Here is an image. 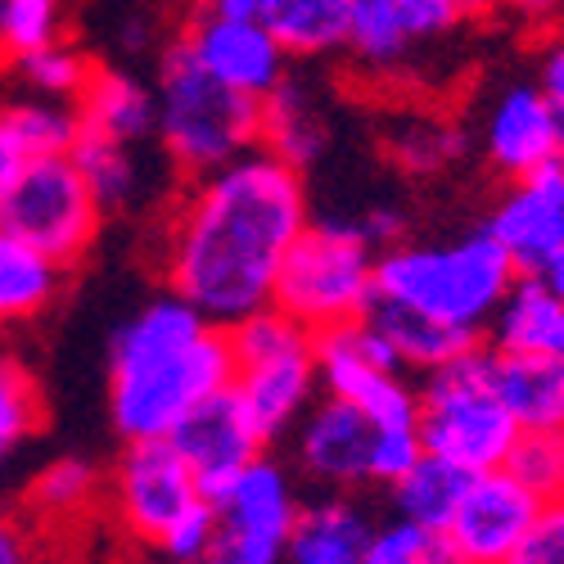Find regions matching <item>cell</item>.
Instances as JSON below:
<instances>
[{"label":"cell","instance_id":"cell-1","mask_svg":"<svg viewBox=\"0 0 564 564\" xmlns=\"http://www.w3.org/2000/svg\"><path fill=\"white\" fill-rule=\"evenodd\" d=\"M307 221L303 172L253 145L195 176L191 199L167 230V285L213 325L245 321L271 307L280 262Z\"/></svg>","mask_w":564,"mask_h":564},{"label":"cell","instance_id":"cell-2","mask_svg":"<svg viewBox=\"0 0 564 564\" xmlns=\"http://www.w3.org/2000/svg\"><path fill=\"white\" fill-rule=\"evenodd\" d=\"M221 389H230V335L181 294L154 299L118 330L109 352V415L127 443L167 438Z\"/></svg>","mask_w":564,"mask_h":564},{"label":"cell","instance_id":"cell-3","mask_svg":"<svg viewBox=\"0 0 564 564\" xmlns=\"http://www.w3.org/2000/svg\"><path fill=\"white\" fill-rule=\"evenodd\" d=\"M514 262L488 230L465 235L456 245H393L375 258V294L415 307L456 330L484 335L506 290L514 285Z\"/></svg>","mask_w":564,"mask_h":564},{"label":"cell","instance_id":"cell-4","mask_svg":"<svg viewBox=\"0 0 564 564\" xmlns=\"http://www.w3.org/2000/svg\"><path fill=\"white\" fill-rule=\"evenodd\" d=\"M154 135L185 176H204L262 140V100L208 77L176 36L154 90Z\"/></svg>","mask_w":564,"mask_h":564},{"label":"cell","instance_id":"cell-5","mask_svg":"<svg viewBox=\"0 0 564 564\" xmlns=\"http://www.w3.org/2000/svg\"><path fill=\"white\" fill-rule=\"evenodd\" d=\"M415 411V434L420 452H430L465 475H484V469H501L520 425L506 411L497 380H492V348L475 344L460 357L425 370V389Z\"/></svg>","mask_w":564,"mask_h":564},{"label":"cell","instance_id":"cell-6","mask_svg":"<svg viewBox=\"0 0 564 564\" xmlns=\"http://www.w3.org/2000/svg\"><path fill=\"white\" fill-rule=\"evenodd\" d=\"M230 335V393L240 398L258 434L271 443L290 434L316 393V335L290 312L262 307L226 325Z\"/></svg>","mask_w":564,"mask_h":564},{"label":"cell","instance_id":"cell-7","mask_svg":"<svg viewBox=\"0 0 564 564\" xmlns=\"http://www.w3.org/2000/svg\"><path fill=\"white\" fill-rule=\"evenodd\" d=\"M375 299V245L357 221H307L275 275L271 307L290 312L307 330L366 316Z\"/></svg>","mask_w":564,"mask_h":564},{"label":"cell","instance_id":"cell-8","mask_svg":"<svg viewBox=\"0 0 564 564\" xmlns=\"http://www.w3.org/2000/svg\"><path fill=\"white\" fill-rule=\"evenodd\" d=\"M420 434L393 430L370 420L361 406L344 398H325L303 411L299 420V465L312 479L330 488H361V484H393L415 465Z\"/></svg>","mask_w":564,"mask_h":564},{"label":"cell","instance_id":"cell-9","mask_svg":"<svg viewBox=\"0 0 564 564\" xmlns=\"http://www.w3.org/2000/svg\"><path fill=\"white\" fill-rule=\"evenodd\" d=\"M100 217L105 208L96 204L68 154L28 159L19 181L0 199V230L19 235L59 267H73L90 253L100 235Z\"/></svg>","mask_w":564,"mask_h":564},{"label":"cell","instance_id":"cell-10","mask_svg":"<svg viewBox=\"0 0 564 564\" xmlns=\"http://www.w3.org/2000/svg\"><path fill=\"white\" fill-rule=\"evenodd\" d=\"M402 361L366 316L316 330V380L330 398L361 406L370 420L393 430H415L420 393L402 380Z\"/></svg>","mask_w":564,"mask_h":564},{"label":"cell","instance_id":"cell-11","mask_svg":"<svg viewBox=\"0 0 564 564\" xmlns=\"http://www.w3.org/2000/svg\"><path fill=\"white\" fill-rule=\"evenodd\" d=\"M199 501H204L199 479L172 438L127 443V452L113 469V510L135 542L159 546L167 538V529L181 514H191Z\"/></svg>","mask_w":564,"mask_h":564},{"label":"cell","instance_id":"cell-12","mask_svg":"<svg viewBox=\"0 0 564 564\" xmlns=\"http://www.w3.org/2000/svg\"><path fill=\"white\" fill-rule=\"evenodd\" d=\"M542 510V497L529 492L510 469H484L469 475L452 520L443 529L447 560L456 564H506L514 546L524 542Z\"/></svg>","mask_w":564,"mask_h":564},{"label":"cell","instance_id":"cell-13","mask_svg":"<svg viewBox=\"0 0 564 564\" xmlns=\"http://www.w3.org/2000/svg\"><path fill=\"white\" fill-rule=\"evenodd\" d=\"M181 41L191 45V55L199 59V68L208 77H217L230 90H245V96L262 100L267 90L285 77L290 55L262 19H245V14H226V10L204 6L181 28Z\"/></svg>","mask_w":564,"mask_h":564},{"label":"cell","instance_id":"cell-14","mask_svg":"<svg viewBox=\"0 0 564 564\" xmlns=\"http://www.w3.org/2000/svg\"><path fill=\"white\" fill-rule=\"evenodd\" d=\"M484 230L506 249L514 271L538 275L546 258L564 245V159H551L529 176H514Z\"/></svg>","mask_w":564,"mask_h":564},{"label":"cell","instance_id":"cell-15","mask_svg":"<svg viewBox=\"0 0 564 564\" xmlns=\"http://www.w3.org/2000/svg\"><path fill=\"white\" fill-rule=\"evenodd\" d=\"M167 438L181 447L185 460H191L195 479H199V492H204L208 506H213V501L230 488V479L240 475L249 460H258L262 447H267V438L258 434V425L249 420V411L240 406V398H235L230 389H221V393H213L208 402H199Z\"/></svg>","mask_w":564,"mask_h":564},{"label":"cell","instance_id":"cell-16","mask_svg":"<svg viewBox=\"0 0 564 564\" xmlns=\"http://www.w3.org/2000/svg\"><path fill=\"white\" fill-rule=\"evenodd\" d=\"M469 10L460 0H348V51L361 64H398L411 45L447 36Z\"/></svg>","mask_w":564,"mask_h":564},{"label":"cell","instance_id":"cell-17","mask_svg":"<svg viewBox=\"0 0 564 564\" xmlns=\"http://www.w3.org/2000/svg\"><path fill=\"white\" fill-rule=\"evenodd\" d=\"M484 145L497 172L529 176L533 167L564 154L560 109L542 96V86H510L488 113Z\"/></svg>","mask_w":564,"mask_h":564},{"label":"cell","instance_id":"cell-18","mask_svg":"<svg viewBox=\"0 0 564 564\" xmlns=\"http://www.w3.org/2000/svg\"><path fill=\"white\" fill-rule=\"evenodd\" d=\"M492 380L520 430H564V357L492 348Z\"/></svg>","mask_w":564,"mask_h":564},{"label":"cell","instance_id":"cell-19","mask_svg":"<svg viewBox=\"0 0 564 564\" xmlns=\"http://www.w3.org/2000/svg\"><path fill=\"white\" fill-rule=\"evenodd\" d=\"M492 348L564 357V299L542 275H514L501 307L492 312Z\"/></svg>","mask_w":564,"mask_h":564},{"label":"cell","instance_id":"cell-20","mask_svg":"<svg viewBox=\"0 0 564 564\" xmlns=\"http://www.w3.org/2000/svg\"><path fill=\"white\" fill-rule=\"evenodd\" d=\"M370 538H375V524L361 506L344 497L316 501L299 510L285 560L290 564H366Z\"/></svg>","mask_w":564,"mask_h":564},{"label":"cell","instance_id":"cell-21","mask_svg":"<svg viewBox=\"0 0 564 564\" xmlns=\"http://www.w3.org/2000/svg\"><path fill=\"white\" fill-rule=\"evenodd\" d=\"M77 118L86 131L135 145V140L154 135V90L145 82H135L131 73L96 64L77 96Z\"/></svg>","mask_w":564,"mask_h":564},{"label":"cell","instance_id":"cell-22","mask_svg":"<svg viewBox=\"0 0 564 564\" xmlns=\"http://www.w3.org/2000/svg\"><path fill=\"white\" fill-rule=\"evenodd\" d=\"M366 321L389 339V348L398 352V361L411 366V370H434V366H443V361H452L465 348L479 344V335L456 330V325H443V321H434L425 312L402 307V303L380 299V294L370 299Z\"/></svg>","mask_w":564,"mask_h":564},{"label":"cell","instance_id":"cell-23","mask_svg":"<svg viewBox=\"0 0 564 564\" xmlns=\"http://www.w3.org/2000/svg\"><path fill=\"white\" fill-rule=\"evenodd\" d=\"M262 150L285 159L290 167H312L325 150V122L312 109V96L299 77H280L262 96Z\"/></svg>","mask_w":564,"mask_h":564},{"label":"cell","instance_id":"cell-24","mask_svg":"<svg viewBox=\"0 0 564 564\" xmlns=\"http://www.w3.org/2000/svg\"><path fill=\"white\" fill-rule=\"evenodd\" d=\"M64 267L55 258H45L19 235L0 230V325H19L32 321L51 307L59 294Z\"/></svg>","mask_w":564,"mask_h":564},{"label":"cell","instance_id":"cell-25","mask_svg":"<svg viewBox=\"0 0 564 564\" xmlns=\"http://www.w3.org/2000/svg\"><path fill=\"white\" fill-rule=\"evenodd\" d=\"M465 484H469L465 469H456V465H447V460H438V456H430V452H420L406 475H398V479L389 484L393 514H398V520H411V524H420V529H430V533L443 538V529H447V520H452V510H456Z\"/></svg>","mask_w":564,"mask_h":564},{"label":"cell","instance_id":"cell-26","mask_svg":"<svg viewBox=\"0 0 564 564\" xmlns=\"http://www.w3.org/2000/svg\"><path fill=\"white\" fill-rule=\"evenodd\" d=\"M258 19L294 59L330 55L348 45V0H271Z\"/></svg>","mask_w":564,"mask_h":564},{"label":"cell","instance_id":"cell-27","mask_svg":"<svg viewBox=\"0 0 564 564\" xmlns=\"http://www.w3.org/2000/svg\"><path fill=\"white\" fill-rule=\"evenodd\" d=\"M82 172V181L90 185V195H96V204L105 213H118L135 199L140 191V163L131 154L127 140H113V135H100V131H86L77 135V145L68 154Z\"/></svg>","mask_w":564,"mask_h":564},{"label":"cell","instance_id":"cell-28","mask_svg":"<svg viewBox=\"0 0 564 564\" xmlns=\"http://www.w3.org/2000/svg\"><path fill=\"white\" fill-rule=\"evenodd\" d=\"M0 122L10 127V135L19 140V150H23L28 159L73 154L77 135H82V118H77V109H64V105H51V100L10 105V109H0Z\"/></svg>","mask_w":564,"mask_h":564},{"label":"cell","instance_id":"cell-29","mask_svg":"<svg viewBox=\"0 0 564 564\" xmlns=\"http://www.w3.org/2000/svg\"><path fill=\"white\" fill-rule=\"evenodd\" d=\"M96 492H100V469L82 456H64L32 479V510L51 514V520H73L77 510L90 506Z\"/></svg>","mask_w":564,"mask_h":564},{"label":"cell","instance_id":"cell-30","mask_svg":"<svg viewBox=\"0 0 564 564\" xmlns=\"http://www.w3.org/2000/svg\"><path fill=\"white\" fill-rule=\"evenodd\" d=\"M506 469L542 501L564 497V430H520Z\"/></svg>","mask_w":564,"mask_h":564},{"label":"cell","instance_id":"cell-31","mask_svg":"<svg viewBox=\"0 0 564 564\" xmlns=\"http://www.w3.org/2000/svg\"><path fill=\"white\" fill-rule=\"evenodd\" d=\"M36 420H41L36 380L14 357H0V460L36 430Z\"/></svg>","mask_w":564,"mask_h":564},{"label":"cell","instance_id":"cell-32","mask_svg":"<svg viewBox=\"0 0 564 564\" xmlns=\"http://www.w3.org/2000/svg\"><path fill=\"white\" fill-rule=\"evenodd\" d=\"M90 64L82 51H73V45L64 41H51V45H41V51H28L19 55V73L32 90H45V96H82V86L90 77Z\"/></svg>","mask_w":564,"mask_h":564},{"label":"cell","instance_id":"cell-33","mask_svg":"<svg viewBox=\"0 0 564 564\" xmlns=\"http://www.w3.org/2000/svg\"><path fill=\"white\" fill-rule=\"evenodd\" d=\"M59 41V0H0V51L28 55Z\"/></svg>","mask_w":564,"mask_h":564},{"label":"cell","instance_id":"cell-34","mask_svg":"<svg viewBox=\"0 0 564 564\" xmlns=\"http://www.w3.org/2000/svg\"><path fill=\"white\" fill-rule=\"evenodd\" d=\"M366 564H447V546H443L438 533L393 514V524L375 529Z\"/></svg>","mask_w":564,"mask_h":564},{"label":"cell","instance_id":"cell-35","mask_svg":"<svg viewBox=\"0 0 564 564\" xmlns=\"http://www.w3.org/2000/svg\"><path fill=\"white\" fill-rule=\"evenodd\" d=\"M460 145H465L460 131H452L443 122H420V127L393 135V159L415 176H430V172H443L447 163H456Z\"/></svg>","mask_w":564,"mask_h":564},{"label":"cell","instance_id":"cell-36","mask_svg":"<svg viewBox=\"0 0 564 564\" xmlns=\"http://www.w3.org/2000/svg\"><path fill=\"white\" fill-rule=\"evenodd\" d=\"M285 546H290V542L267 538V533H253V529H240V524H221V520H217L213 546L204 551L199 564H285Z\"/></svg>","mask_w":564,"mask_h":564},{"label":"cell","instance_id":"cell-37","mask_svg":"<svg viewBox=\"0 0 564 564\" xmlns=\"http://www.w3.org/2000/svg\"><path fill=\"white\" fill-rule=\"evenodd\" d=\"M506 564H564V497L542 501L533 529Z\"/></svg>","mask_w":564,"mask_h":564},{"label":"cell","instance_id":"cell-38","mask_svg":"<svg viewBox=\"0 0 564 564\" xmlns=\"http://www.w3.org/2000/svg\"><path fill=\"white\" fill-rule=\"evenodd\" d=\"M213 533H217V510L208 501H199L191 514H181V520L167 529V538L159 542V551L172 564H199L204 551L213 546Z\"/></svg>","mask_w":564,"mask_h":564},{"label":"cell","instance_id":"cell-39","mask_svg":"<svg viewBox=\"0 0 564 564\" xmlns=\"http://www.w3.org/2000/svg\"><path fill=\"white\" fill-rule=\"evenodd\" d=\"M0 564H41L32 533L14 520H0Z\"/></svg>","mask_w":564,"mask_h":564},{"label":"cell","instance_id":"cell-40","mask_svg":"<svg viewBox=\"0 0 564 564\" xmlns=\"http://www.w3.org/2000/svg\"><path fill=\"white\" fill-rule=\"evenodd\" d=\"M538 86H542V96L564 113V41H555V45H546V55H542V77H538Z\"/></svg>","mask_w":564,"mask_h":564},{"label":"cell","instance_id":"cell-41","mask_svg":"<svg viewBox=\"0 0 564 564\" xmlns=\"http://www.w3.org/2000/svg\"><path fill=\"white\" fill-rule=\"evenodd\" d=\"M361 230H366V240L380 249V245H393V240H402V213H393V208H370L361 221H357Z\"/></svg>","mask_w":564,"mask_h":564},{"label":"cell","instance_id":"cell-42","mask_svg":"<svg viewBox=\"0 0 564 564\" xmlns=\"http://www.w3.org/2000/svg\"><path fill=\"white\" fill-rule=\"evenodd\" d=\"M23 163H28V154L19 150V140L10 135V127L0 122V199H6V191H10V185L19 181Z\"/></svg>","mask_w":564,"mask_h":564},{"label":"cell","instance_id":"cell-43","mask_svg":"<svg viewBox=\"0 0 564 564\" xmlns=\"http://www.w3.org/2000/svg\"><path fill=\"white\" fill-rule=\"evenodd\" d=\"M213 10H226V14H245V19H258L271 0H208Z\"/></svg>","mask_w":564,"mask_h":564},{"label":"cell","instance_id":"cell-44","mask_svg":"<svg viewBox=\"0 0 564 564\" xmlns=\"http://www.w3.org/2000/svg\"><path fill=\"white\" fill-rule=\"evenodd\" d=\"M538 275H542V280H546V285H551V290H555V294L564 299V245H560V249H555V253L546 258V267H542Z\"/></svg>","mask_w":564,"mask_h":564},{"label":"cell","instance_id":"cell-45","mask_svg":"<svg viewBox=\"0 0 564 564\" xmlns=\"http://www.w3.org/2000/svg\"><path fill=\"white\" fill-rule=\"evenodd\" d=\"M510 6L520 10V14H529V19H551L564 6V0H510Z\"/></svg>","mask_w":564,"mask_h":564},{"label":"cell","instance_id":"cell-46","mask_svg":"<svg viewBox=\"0 0 564 564\" xmlns=\"http://www.w3.org/2000/svg\"><path fill=\"white\" fill-rule=\"evenodd\" d=\"M460 6L475 14V10H497V6H506V0H460Z\"/></svg>","mask_w":564,"mask_h":564},{"label":"cell","instance_id":"cell-47","mask_svg":"<svg viewBox=\"0 0 564 564\" xmlns=\"http://www.w3.org/2000/svg\"><path fill=\"white\" fill-rule=\"evenodd\" d=\"M560 127H564V113H560ZM560 159H564V154H560Z\"/></svg>","mask_w":564,"mask_h":564},{"label":"cell","instance_id":"cell-48","mask_svg":"<svg viewBox=\"0 0 564 564\" xmlns=\"http://www.w3.org/2000/svg\"><path fill=\"white\" fill-rule=\"evenodd\" d=\"M447 564H456V560H447Z\"/></svg>","mask_w":564,"mask_h":564}]
</instances>
